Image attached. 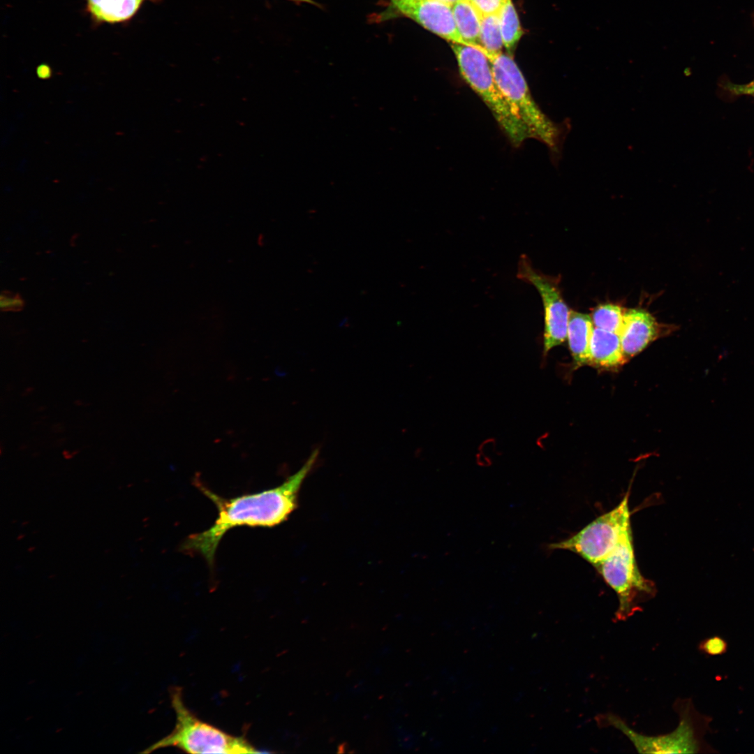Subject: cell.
<instances>
[{
	"mask_svg": "<svg viewBox=\"0 0 754 754\" xmlns=\"http://www.w3.org/2000/svg\"><path fill=\"white\" fill-rule=\"evenodd\" d=\"M162 0H85L84 12L93 27L103 24H128L146 1L158 3Z\"/></svg>",
	"mask_w": 754,
	"mask_h": 754,
	"instance_id": "8fae6325",
	"label": "cell"
},
{
	"mask_svg": "<svg viewBox=\"0 0 754 754\" xmlns=\"http://www.w3.org/2000/svg\"><path fill=\"white\" fill-rule=\"evenodd\" d=\"M619 334L595 327L590 344L589 364L615 369L626 361Z\"/></svg>",
	"mask_w": 754,
	"mask_h": 754,
	"instance_id": "7c38bea8",
	"label": "cell"
},
{
	"mask_svg": "<svg viewBox=\"0 0 754 754\" xmlns=\"http://www.w3.org/2000/svg\"><path fill=\"white\" fill-rule=\"evenodd\" d=\"M457 29L464 42L483 52L480 45L482 15L469 0H458L452 5Z\"/></svg>",
	"mask_w": 754,
	"mask_h": 754,
	"instance_id": "5bb4252c",
	"label": "cell"
},
{
	"mask_svg": "<svg viewBox=\"0 0 754 754\" xmlns=\"http://www.w3.org/2000/svg\"><path fill=\"white\" fill-rule=\"evenodd\" d=\"M33 391V388L31 387H27L24 392V395H27Z\"/></svg>",
	"mask_w": 754,
	"mask_h": 754,
	"instance_id": "cb8c5ba5",
	"label": "cell"
},
{
	"mask_svg": "<svg viewBox=\"0 0 754 754\" xmlns=\"http://www.w3.org/2000/svg\"><path fill=\"white\" fill-rule=\"evenodd\" d=\"M629 493L628 491L613 509L600 515L571 537L549 545L548 548L570 551L596 567L632 531Z\"/></svg>",
	"mask_w": 754,
	"mask_h": 754,
	"instance_id": "52a82bcc",
	"label": "cell"
},
{
	"mask_svg": "<svg viewBox=\"0 0 754 754\" xmlns=\"http://www.w3.org/2000/svg\"><path fill=\"white\" fill-rule=\"evenodd\" d=\"M451 47L461 77L485 103L510 141L519 146L529 138L525 127L499 90L485 54L478 48L463 44L452 43Z\"/></svg>",
	"mask_w": 754,
	"mask_h": 754,
	"instance_id": "5b68a950",
	"label": "cell"
},
{
	"mask_svg": "<svg viewBox=\"0 0 754 754\" xmlns=\"http://www.w3.org/2000/svg\"><path fill=\"white\" fill-rule=\"evenodd\" d=\"M380 21L406 17L451 43L468 45L461 37L454 22L452 5L438 0H387Z\"/></svg>",
	"mask_w": 754,
	"mask_h": 754,
	"instance_id": "9c48e42d",
	"label": "cell"
},
{
	"mask_svg": "<svg viewBox=\"0 0 754 754\" xmlns=\"http://www.w3.org/2000/svg\"><path fill=\"white\" fill-rule=\"evenodd\" d=\"M318 454L316 449L302 467L281 485L258 493L226 498L197 483L200 490L216 505L218 518L208 529L189 535L181 549L200 554L212 568L219 544L228 530L241 526L273 527L283 522L296 509L300 489Z\"/></svg>",
	"mask_w": 754,
	"mask_h": 754,
	"instance_id": "6da1fadb",
	"label": "cell"
},
{
	"mask_svg": "<svg viewBox=\"0 0 754 754\" xmlns=\"http://www.w3.org/2000/svg\"><path fill=\"white\" fill-rule=\"evenodd\" d=\"M487 58L499 90L525 127L529 138L540 140L554 151L558 150L562 128L537 105L513 57L501 52L489 55Z\"/></svg>",
	"mask_w": 754,
	"mask_h": 754,
	"instance_id": "277c9868",
	"label": "cell"
},
{
	"mask_svg": "<svg viewBox=\"0 0 754 754\" xmlns=\"http://www.w3.org/2000/svg\"><path fill=\"white\" fill-rule=\"evenodd\" d=\"M482 15L498 14L507 0H469Z\"/></svg>",
	"mask_w": 754,
	"mask_h": 754,
	"instance_id": "ffe728a7",
	"label": "cell"
},
{
	"mask_svg": "<svg viewBox=\"0 0 754 754\" xmlns=\"http://www.w3.org/2000/svg\"><path fill=\"white\" fill-rule=\"evenodd\" d=\"M593 329L590 315L570 310L567 338L574 362L577 367L589 363L590 344Z\"/></svg>",
	"mask_w": 754,
	"mask_h": 754,
	"instance_id": "4fadbf2b",
	"label": "cell"
},
{
	"mask_svg": "<svg viewBox=\"0 0 754 754\" xmlns=\"http://www.w3.org/2000/svg\"><path fill=\"white\" fill-rule=\"evenodd\" d=\"M24 300L19 294L8 291L2 292L0 297V307L3 311H18L23 309Z\"/></svg>",
	"mask_w": 754,
	"mask_h": 754,
	"instance_id": "d6986e66",
	"label": "cell"
},
{
	"mask_svg": "<svg viewBox=\"0 0 754 754\" xmlns=\"http://www.w3.org/2000/svg\"><path fill=\"white\" fill-rule=\"evenodd\" d=\"M725 89L729 91L732 94L737 96L747 95L754 96V84L750 82L744 84H736L729 83L726 84Z\"/></svg>",
	"mask_w": 754,
	"mask_h": 754,
	"instance_id": "44dd1931",
	"label": "cell"
},
{
	"mask_svg": "<svg viewBox=\"0 0 754 754\" xmlns=\"http://www.w3.org/2000/svg\"><path fill=\"white\" fill-rule=\"evenodd\" d=\"M295 2L308 3L311 4H316L313 0H289Z\"/></svg>",
	"mask_w": 754,
	"mask_h": 754,
	"instance_id": "603a6c76",
	"label": "cell"
},
{
	"mask_svg": "<svg viewBox=\"0 0 754 754\" xmlns=\"http://www.w3.org/2000/svg\"><path fill=\"white\" fill-rule=\"evenodd\" d=\"M171 705L175 714L173 730L143 753L174 747L188 753H258L245 737L234 736L198 718L185 704L182 689L172 688Z\"/></svg>",
	"mask_w": 754,
	"mask_h": 754,
	"instance_id": "3957f363",
	"label": "cell"
},
{
	"mask_svg": "<svg viewBox=\"0 0 754 754\" xmlns=\"http://www.w3.org/2000/svg\"><path fill=\"white\" fill-rule=\"evenodd\" d=\"M517 276L533 285L538 291L544 309L543 354L561 345L567 339L570 310L564 301L559 279L535 269L528 257L522 254L518 263Z\"/></svg>",
	"mask_w": 754,
	"mask_h": 754,
	"instance_id": "ba28073f",
	"label": "cell"
},
{
	"mask_svg": "<svg viewBox=\"0 0 754 754\" xmlns=\"http://www.w3.org/2000/svg\"><path fill=\"white\" fill-rule=\"evenodd\" d=\"M438 1H444V2H446L448 3H450V4L452 5L454 2H456L458 0H438Z\"/></svg>",
	"mask_w": 754,
	"mask_h": 754,
	"instance_id": "d4e9b609",
	"label": "cell"
},
{
	"mask_svg": "<svg viewBox=\"0 0 754 754\" xmlns=\"http://www.w3.org/2000/svg\"><path fill=\"white\" fill-rule=\"evenodd\" d=\"M727 646V642L723 637L714 635L702 640L698 645V649L704 654L716 656L726 653Z\"/></svg>",
	"mask_w": 754,
	"mask_h": 754,
	"instance_id": "ac0fdd59",
	"label": "cell"
},
{
	"mask_svg": "<svg viewBox=\"0 0 754 754\" xmlns=\"http://www.w3.org/2000/svg\"><path fill=\"white\" fill-rule=\"evenodd\" d=\"M498 15L504 47L508 54L512 56L513 51L524 31L512 0H507L498 13Z\"/></svg>",
	"mask_w": 754,
	"mask_h": 754,
	"instance_id": "9a60e30c",
	"label": "cell"
},
{
	"mask_svg": "<svg viewBox=\"0 0 754 754\" xmlns=\"http://www.w3.org/2000/svg\"><path fill=\"white\" fill-rule=\"evenodd\" d=\"M480 45L487 57L503 52L504 44L498 13L482 15L480 31Z\"/></svg>",
	"mask_w": 754,
	"mask_h": 754,
	"instance_id": "2e32d148",
	"label": "cell"
},
{
	"mask_svg": "<svg viewBox=\"0 0 754 754\" xmlns=\"http://www.w3.org/2000/svg\"><path fill=\"white\" fill-rule=\"evenodd\" d=\"M595 568L617 596L619 606L614 614L616 621H626L641 611L642 604L656 595L654 582L646 579L638 568L632 531L624 536L613 552Z\"/></svg>",
	"mask_w": 754,
	"mask_h": 754,
	"instance_id": "8992f818",
	"label": "cell"
},
{
	"mask_svg": "<svg viewBox=\"0 0 754 754\" xmlns=\"http://www.w3.org/2000/svg\"><path fill=\"white\" fill-rule=\"evenodd\" d=\"M675 328L664 330L653 316L644 309H626L623 324L619 334L624 355L632 357L642 351L650 343Z\"/></svg>",
	"mask_w": 754,
	"mask_h": 754,
	"instance_id": "30bf717a",
	"label": "cell"
},
{
	"mask_svg": "<svg viewBox=\"0 0 754 754\" xmlns=\"http://www.w3.org/2000/svg\"><path fill=\"white\" fill-rule=\"evenodd\" d=\"M674 709L679 716L677 728L670 733L657 736L637 732L619 716L611 713L598 715L596 720L600 726L612 727L623 733L639 753H714L704 741V735L710 730L711 717L699 713L691 699L677 700Z\"/></svg>",
	"mask_w": 754,
	"mask_h": 754,
	"instance_id": "7a4b0ae2",
	"label": "cell"
},
{
	"mask_svg": "<svg viewBox=\"0 0 754 754\" xmlns=\"http://www.w3.org/2000/svg\"><path fill=\"white\" fill-rule=\"evenodd\" d=\"M625 311L626 309L615 304H600L593 310L591 316L593 325L619 335L623 324Z\"/></svg>",
	"mask_w": 754,
	"mask_h": 754,
	"instance_id": "e0dca14e",
	"label": "cell"
},
{
	"mask_svg": "<svg viewBox=\"0 0 754 754\" xmlns=\"http://www.w3.org/2000/svg\"><path fill=\"white\" fill-rule=\"evenodd\" d=\"M50 69L49 66L45 65H41L38 66L37 69V73L40 77H47L50 75Z\"/></svg>",
	"mask_w": 754,
	"mask_h": 754,
	"instance_id": "7402d4cb",
	"label": "cell"
}]
</instances>
